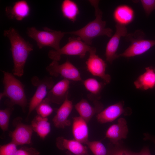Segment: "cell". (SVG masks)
Returning a JSON list of instances; mask_svg holds the SVG:
<instances>
[{"instance_id": "cell-1", "label": "cell", "mask_w": 155, "mask_h": 155, "mask_svg": "<svg viewBox=\"0 0 155 155\" xmlns=\"http://www.w3.org/2000/svg\"><path fill=\"white\" fill-rule=\"evenodd\" d=\"M4 35L9 40L14 64V75L21 77L24 74L25 65L32 45L25 40L15 28H11L4 31Z\"/></svg>"}, {"instance_id": "cell-2", "label": "cell", "mask_w": 155, "mask_h": 155, "mask_svg": "<svg viewBox=\"0 0 155 155\" xmlns=\"http://www.w3.org/2000/svg\"><path fill=\"white\" fill-rule=\"evenodd\" d=\"M89 1L94 9L95 19L81 28L65 33L77 36L90 45L92 44V40L97 37L106 36L111 37L113 31L109 28H106V22L102 20V13L99 7V1L90 0Z\"/></svg>"}, {"instance_id": "cell-3", "label": "cell", "mask_w": 155, "mask_h": 155, "mask_svg": "<svg viewBox=\"0 0 155 155\" xmlns=\"http://www.w3.org/2000/svg\"><path fill=\"white\" fill-rule=\"evenodd\" d=\"M2 71L4 89L0 94V100L6 97L9 98L7 102L9 106L18 105L25 112L28 101L23 85L13 74L4 71Z\"/></svg>"}, {"instance_id": "cell-4", "label": "cell", "mask_w": 155, "mask_h": 155, "mask_svg": "<svg viewBox=\"0 0 155 155\" xmlns=\"http://www.w3.org/2000/svg\"><path fill=\"white\" fill-rule=\"evenodd\" d=\"M43 30H39L32 27L27 28L26 32L29 37L35 41L39 49L48 46L55 50L59 49L60 41L65 34V32L53 30L45 27Z\"/></svg>"}, {"instance_id": "cell-5", "label": "cell", "mask_w": 155, "mask_h": 155, "mask_svg": "<svg viewBox=\"0 0 155 155\" xmlns=\"http://www.w3.org/2000/svg\"><path fill=\"white\" fill-rule=\"evenodd\" d=\"M91 47L78 37H70L67 43L63 46L57 50L50 51L48 55L53 61H58L60 60L63 55L78 56L82 59Z\"/></svg>"}, {"instance_id": "cell-6", "label": "cell", "mask_w": 155, "mask_h": 155, "mask_svg": "<svg viewBox=\"0 0 155 155\" xmlns=\"http://www.w3.org/2000/svg\"><path fill=\"white\" fill-rule=\"evenodd\" d=\"M127 35L128 40L131 42L130 45L123 53L118 55V57L129 58L140 55L146 53L155 45V40L144 39V34L138 31Z\"/></svg>"}, {"instance_id": "cell-7", "label": "cell", "mask_w": 155, "mask_h": 155, "mask_svg": "<svg viewBox=\"0 0 155 155\" xmlns=\"http://www.w3.org/2000/svg\"><path fill=\"white\" fill-rule=\"evenodd\" d=\"M31 82L32 84L36 87V89L30 101L27 119L33 111L47 96L48 91L54 85L53 80L51 77H46L40 80L35 76L32 78Z\"/></svg>"}, {"instance_id": "cell-8", "label": "cell", "mask_w": 155, "mask_h": 155, "mask_svg": "<svg viewBox=\"0 0 155 155\" xmlns=\"http://www.w3.org/2000/svg\"><path fill=\"white\" fill-rule=\"evenodd\" d=\"M46 71L51 75L57 77L60 75L69 80L82 81L78 69L68 59L59 64L57 61L53 60L46 68Z\"/></svg>"}, {"instance_id": "cell-9", "label": "cell", "mask_w": 155, "mask_h": 155, "mask_svg": "<svg viewBox=\"0 0 155 155\" xmlns=\"http://www.w3.org/2000/svg\"><path fill=\"white\" fill-rule=\"evenodd\" d=\"M88 52L89 55L86 62L88 71L93 75L102 79L106 84L109 83L111 78L106 73L107 65L105 61L96 54L95 47H92Z\"/></svg>"}, {"instance_id": "cell-10", "label": "cell", "mask_w": 155, "mask_h": 155, "mask_svg": "<svg viewBox=\"0 0 155 155\" xmlns=\"http://www.w3.org/2000/svg\"><path fill=\"white\" fill-rule=\"evenodd\" d=\"M22 120V119L20 117H17L15 119L13 123L15 129L9 133L11 141L17 146L30 144L32 143L33 131L32 127L31 125L24 123Z\"/></svg>"}, {"instance_id": "cell-11", "label": "cell", "mask_w": 155, "mask_h": 155, "mask_svg": "<svg viewBox=\"0 0 155 155\" xmlns=\"http://www.w3.org/2000/svg\"><path fill=\"white\" fill-rule=\"evenodd\" d=\"M116 31L107 44L105 56L106 61L110 64L116 59L119 58L117 53L120 39L122 37L126 36L127 30L125 26L116 24Z\"/></svg>"}, {"instance_id": "cell-12", "label": "cell", "mask_w": 155, "mask_h": 155, "mask_svg": "<svg viewBox=\"0 0 155 155\" xmlns=\"http://www.w3.org/2000/svg\"><path fill=\"white\" fill-rule=\"evenodd\" d=\"M68 96L57 109L52 119L55 126L58 128L64 129L69 126L71 124L68 117L72 110L73 105L71 101L69 99Z\"/></svg>"}, {"instance_id": "cell-13", "label": "cell", "mask_w": 155, "mask_h": 155, "mask_svg": "<svg viewBox=\"0 0 155 155\" xmlns=\"http://www.w3.org/2000/svg\"><path fill=\"white\" fill-rule=\"evenodd\" d=\"M124 102L121 101L108 106L96 116L98 121L101 123L112 122L123 114H127Z\"/></svg>"}, {"instance_id": "cell-14", "label": "cell", "mask_w": 155, "mask_h": 155, "mask_svg": "<svg viewBox=\"0 0 155 155\" xmlns=\"http://www.w3.org/2000/svg\"><path fill=\"white\" fill-rule=\"evenodd\" d=\"M70 81L63 79L54 85L49 90L47 98L51 102L61 104L68 95Z\"/></svg>"}, {"instance_id": "cell-15", "label": "cell", "mask_w": 155, "mask_h": 155, "mask_svg": "<svg viewBox=\"0 0 155 155\" xmlns=\"http://www.w3.org/2000/svg\"><path fill=\"white\" fill-rule=\"evenodd\" d=\"M94 104L93 106L87 100L83 98L75 106L80 116L87 123L95 114H97L103 109V104L98 101H94Z\"/></svg>"}, {"instance_id": "cell-16", "label": "cell", "mask_w": 155, "mask_h": 155, "mask_svg": "<svg viewBox=\"0 0 155 155\" xmlns=\"http://www.w3.org/2000/svg\"><path fill=\"white\" fill-rule=\"evenodd\" d=\"M128 132L127 123L123 118H119L117 123L111 125L107 130L105 137L112 144H117L119 141L126 138Z\"/></svg>"}, {"instance_id": "cell-17", "label": "cell", "mask_w": 155, "mask_h": 155, "mask_svg": "<svg viewBox=\"0 0 155 155\" xmlns=\"http://www.w3.org/2000/svg\"><path fill=\"white\" fill-rule=\"evenodd\" d=\"M56 144L59 149L67 150L75 155H89L87 147L74 139L58 137L56 139Z\"/></svg>"}, {"instance_id": "cell-18", "label": "cell", "mask_w": 155, "mask_h": 155, "mask_svg": "<svg viewBox=\"0 0 155 155\" xmlns=\"http://www.w3.org/2000/svg\"><path fill=\"white\" fill-rule=\"evenodd\" d=\"M5 11L9 18L21 21L29 15L30 8L26 1L19 0L15 2L12 5L7 7Z\"/></svg>"}, {"instance_id": "cell-19", "label": "cell", "mask_w": 155, "mask_h": 155, "mask_svg": "<svg viewBox=\"0 0 155 155\" xmlns=\"http://www.w3.org/2000/svg\"><path fill=\"white\" fill-rule=\"evenodd\" d=\"M72 132L74 139L83 144L89 141L87 123L80 116L73 118Z\"/></svg>"}, {"instance_id": "cell-20", "label": "cell", "mask_w": 155, "mask_h": 155, "mask_svg": "<svg viewBox=\"0 0 155 155\" xmlns=\"http://www.w3.org/2000/svg\"><path fill=\"white\" fill-rule=\"evenodd\" d=\"M134 17L133 9L125 5L117 6L113 13V18L116 24L125 26L133 22Z\"/></svg>"}, {"instance_id": "cell-21", "label": "cell", "mask_w": 155, "mask_h": 155, "mask_svg": "<svg viewBox=\"0 0 155 155\" xmlns=\"http://www.w3.org/2000/svg\"><path fill=\"white\" fill-rule=\"evenodd\" d=\"M146 71L134 82L135 88L143 90L155 87V71L151 67H146Z\"/></svg>"}, {"instance_id": "cell-22", "label": "cell", "mask_w": 155, "mask_h": 155, "mask_svg": "<svg viewBox=\"0 0 155 155\" xmlns=\"http://www.w3.org/2000/svg\"><path fill=\"white\" fill-rule=\"evenodd\" d=\"M82 82L85 88L89 92L87 96L88 99L93 102L98 101L101 98V91L106 84L93 78H87Z\"/></svg>"}, {"instance_id": "cell-23", "label": "cell", "mask_w": 155, "mask_h": 155, "mask_svg": "<svg viewBox=\"0 0 155 155\" xmlns=\"http://www.w3.org/2000/svg\"><path fill=\"white\" fill-rule=\"evenodd\" d=\"M31 125L33 131L42 139H44L51 131V124L47 117L37 115L32 120Z\"/></svg>"}, {"instance_id": "cell-24", "label": "cell", "mask_w": 155, "mask_h": 155, "mask_svg": "<svg viewBox=\"0 0 155 155\" xmlns=\"http://www.w3.org/2000/svg\"><path fill=\"white\" fill-rule=\"evenodd\" d=\"M61 10L63 16L70 21L74 22L79 13L77 3L71 0H64L61 5Z\"/></svg>"}, {"instance_id": "cell-25", "label": "cell", "mask_w": 155, "mask_h": 155, "mask_svg": "<svg viewBox=\"0 0 155 155\" xmlns=\"http://www.w3.org/2000/svg\"><path fill=\"white\" fill-rule=\"evenodd\" d=\"M94 155H108V151L101 142L88 141L86 144Z\"/></svg>"}, {"instance_id": "cell-26", "label": "cell", "mask_w": 155, "mask_h": 155, "mask_svg": "<svg viewBox=\"0 0 155 155\" xmlns=\"http://www.w3.org/2000/svg\"><path fill=\"white\" fill-rule=\"evenodd\" d=\"M51 103L47 98H44L35 109L38 115L44 118L47 117L50 115L53 111Z\"/></svg>"}, {"instance_id": "cell-27", "label": "cell", "mask_w": 155, "mask_h": 155, "mask_svg": "<svg viewBox=\"0 0 155 155\" xmlns=\"http://www.w3.org/2000/svg\"><path fill=\"white\" fill-rule=\"evenodd\" d=\"M13 110V106H9L0 110V127L4 132L8 129L10 116Z\"/></svg>"}, {"instance_id": "cell-28", "label": "cell", "mask_w": 155, "mask_h": 155, "mask_svg": "<svg viewBox=\"0 0 155 155\" xmlns=\"http://www.w3.org/2000/svg\"><path fill=\"white\" fill-rule=\"evenodd\" d=\"M17 146L12 141L7 144L1 145L0 155H15L18 150Z\"/></svg>"}, {"instance_id": "cell-29", "label": "cell", "mask_w": 155, "mask_h": 155, "mask_svg": "<svg viewBox=\"0 0 155 155\" xmlns=\"http://www.w3.org/2000/svg\"><path fill=\"white\" fill-rule=\"evenodd\" d=\"M15 155H40V153L33 147L23 146L18 149Z\"/></svg>"}, {"instance_id": "cell-30", "label": "cell", "mask_w": 155, "mask_h": 155, "mask_svg": "<svg viewBox=\"0 0 155 155\" xmlns=\"http://www.w3.org/2000/svg\"><path fill=\"white\" fill-rule=\"evenodd\" d=\"M140 2L147 16H149L155 9V0H141Z\"/></svg>"}, {"instance_id": "cell-31", "label": "cell", "mask_w": 155, "mask_h": 155, "mask_svg": "<svg viewBox=\"0 0 155 155\" xmlns=\"http://www.w3.org/2000/svg\"><path fill=\"white\" fill-rule=\"evenodd\" d=\"M108 155H136L133 152L124 149L108 150Z\"/></svg>"}, {"instance_id": "cell-32", "label": "cell", "mask_w": 155, "mask_h": 155, "mask_svg": "<svg viewBox=\"0 0 155 155\" xmlns=\"http://www.w3.org/2000/svg\"><path fill=\"white\" fill-rule=\"evenodd\" d=\"M136 155H151L148 148H144L139 152L136 153Z\"/></svg>"}, {"instance_id": "cell-33", "label": "cell", "mask_w": 155, "mask_h": 155, "mask_svg": "<svg viewBox=\"0 0 155 155\" xmlns=\"http://www.w3.org/2000/svg\"><path fill=\"white\" fill-rule=\"evenodd\" d=\"M151 140H152L153 141V142H154V143L155 144V138H153V137H150Z\"/></svg>"}, {"instance_id": "cell-34", "label": "cell", "mask_w": 155, "mask_h": 155, "mask_svg": "<svg viewBox=\"0 0 155 155\" xmlns=\"http://www.w3.org/2000/svg\"><path fill=\"white\" fill-rule=\"evenodd\" d=\"M67 155H72L71 154H70V153L69 152H67Z\"/></svg>"}, {"instance_id": "cell-35", "label": "cell", "mask_w": 155, "mask_h": 155, "mask_svg": "<svg viewBox=\"0 0 155 155\" xmlns=\"http://www.w3.org/2000/svg\"><path fill=\"white\" fill-rule=\"evenodd\" d=\"M154 71H155V67L154 68Z\"/></svg>"}]
</instances>
